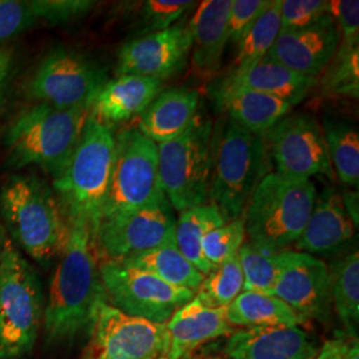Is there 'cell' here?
<instances>
[{"label": "cell", "instance_id": "obj_1", "mask_svg": "<svg viewBox=\"0 0 359 359\" xmlns=\"http://www.w3.org/2000/svg\"><path fill=\"white\" fill-rule=\"evenodd\" d=\"M68 231L50 285L43 325L52 342H65L90 327L107 301L90 222L67 217Z\"/></svg>", "mask_w": 359, "mask_h": 359}, {"label": "cell", "instance_id": "obj_2", "mask_svg": "<svg viewBox=\"0 0 359 359\" xmlns=\"http://www.w3.org/2000/svg\"><path fill=\"white\" fill-rule=\"evenodd\" d=\"M268 175V147L262 136L222 117L212 130V168L208 204L225 222L243 217L259 181Z\"/></svg>", "mask_w": 359, "mask_h": 359}, {"label": "cell", "instance_id": "obj_3", "mask_svg": "<svg viewBox=\"0 0 359 359\" xmlns=\"http://www.w3.org/2000/svg\"><path fill=\"white\" fill-rule=\"evenodd\" d=\"M90 108L60 109L39 103L13 120L6 147L13 168L39 167L55 177L75 151Z\"/></svg>", "mask_w": 359, "mask_h": 359}, {"label": "cell", "instance_id": "obj_4", "mask_svg": "<svg viewBox=\"0 0 359 359\" xmlns=\"http://www.w3.org/2000/svg\"><path fill=\"white\" fill-rule=\"evenodd\" d=\"M116 139L111 126L90 118L63 170L53 180L67 217H81L95 231L108 193L115 163Z\"/></svg>", "mask_w": 359, "mask_h": 359}, {"label": "cell", "instance_id": "obj_5", "mask_svg": "<svg viewBox=\"0 0 359 359\" xmlns=\"http://www.w3.org/2000/svg\"><path fill=\"white\" fill-rule=\"evenodd\" d=\"M0 209L8 231L28 256L47 264L60 255L68 222L46 182L32 176L10 177L0 192Z\"/></svg>", "mask_w": 359, "mask_h": 359}, {"label": "cell", "instance_id": "obj_6", "mask_svg": "<svg viewBox=\"0 0 359 359\" xmlns=\"http://www.w3.org/2000/svg\"><path fill=\"white\" fill-rule=\"evenodd\" d=\"M316 198L317 189L310 180L268 173L257 185L243 216L249 240L276 252L295 244Z\"/></svg>", "mask_w": 359, "mask_h": 359}, {"label": "cell", "instance_id": "obj_7", "mask_svg": "<svg viewBox=\"0 0 359 359\" xmlns=\"http://www.w3.org/2000/svg\"><path fill=\"white\" fill-rule=\"evenodd\" d=\"M41 320L38 276L4 233L0 253V359L28 354L36 342Z\"/></svg>", "mask_w": 359, "mask_h": 359}, {"label": "cell", "instance_id": "obj_8", "mask_svg": "<svg viewBox=\"0 0 359 359\" xmlns=\"http://www.w3.org/2000/svg\"><path fill=\"white\" fill-rule=\"evenodd\" d=\"M212 130V121L197 115L181 136L157 145L163 191L170 206L179 212L208 204Z\"/></svg>", "mask_w": 359, "mask_h": 359}, {"label": "cell", "instance_id": "obj_9", "mask_svg": "<svg viewBox=\"0 0 359 359\" xmlns=\"http://www.w3.org/2000/svg\"><path fill=\"white\" fill-rule=\"evenodd\" d=\"M115 139L114 170L100 219L167 203L158 173L157 144L136 128L123 129Z\"/></svg>", "mask_w": 359, "mask_h": 359}, {"label": "cell", "instance_id": "obj_10", "mask_svg": "<svg viewBox=\"0 0 359 359\" xmlns=\"http://www.w3.org/2000/svg\"><path fill=\"white\" fill-rule=\"evenodd\" d=\"M107 302L123 313L154 323H167L194 293L173 286L144 270L116 261L99 264Z\"/></svg>", "mask_w": 359, "mask_h": 359}, {"label": "cell", "instance_id": "obj_11", "mask_svg": "<svg viewBox=\"0 0 359 359\" xmlns=\"http://www.w3.org/2000/svg\"><path fill=\"white\" fill-rule=\"evenodd\" d=\"M92 236L103 261L121 262L161 246H177L176 218L168 201L102 218Z\"/></svg>", "mask_w": 359, "mask_h": 359}, {"label": "cell", "instance_id": "obj_12", "mask_svg": "<svg viewBox=\"0 0 359 359\" xmlns=\"http://www.w3.org/2000/svg\"><path fill=\"white\" fill-rule=\"evenodd\" d=\"M83 359H163L168 347L165 323L128 316L102 302L90 323Z\"/></svg>", "mask_w": 359, "mask_h": 359}, {"label": "cell", "instance_id": "obj_13", "mask_svg": "<svg viewBox=\"0 0 359 359\" xmlns=\"http://www.w3.org/2000/svg\"><path fill=\"white\" fill-rule=\"evenodd\" d=\"M107 81L103 69L86 56L56 48L39 65L28 92L39 103L55 108H90Z\"/></svg>", "mask_w": 359, "mask_h": 359}, {"label": "cell", "instance_id": "obj_14", "mask_svg": "<svg viewBox=\"0 0 359 359\" xmlns=\"http://www.w3.org/2000/svg\"><path fill=\"white\" fill-rule=\"evenodd\" d=\"M264 139L278 175L299 180L317 175L334 179L323 130L314 117L286 116Z\"/></svg>", "mask_w": 359, "mask_h": 359}, {"label": "cell", "instance_id": "obj_15", "mask_svg": "<svg viewBox=\"0 0 359 359\" xmlns=\"http://www.w3.org/2000/svg\"><path fill=\"white\" fill-rule=\"evenodd\" d=\"M271 295L280 298L304 322L323 318L332 304L329 266L317 257L285 250L283 269Z\"/></svg>", "mask_w": 359, "mask_h": 359}, {"label": "cell", "instance_id": "obj_16", "mask_svg": "<svg viewBox=\"0 0 359 359\" xmlns=\"http://www.w3.org/2000/svg\"><path fill=\"white\" fill-rule=\"evenodd\" d=\"M191 47L192 36L188 23H177L165 31L142 35L120 48L117 72L120 76L154 77L164 81L184 68Z\"/></svg>", "mask_w": 359, "mask_h": 359}, {"label": "cell", "instance_id": "obj_17", "mask_svg": "<svg viewBox=\"0 0 359 359\" xmlns=\"http://www.w3.org/2000/svg\"><path fill=\"white\" fill-rule=\"evenodd\" d=\"M339 43V29L329 15L313 26L280 32L268 56L295 74L317 77L333 60Z\"/></svg>", "mask_w": 359, "mask_h": 359}, {"label": "cell", "instance_id": "obj_18", "mask_svg": "<svg viewBox=\"0 0 359 359\" xmlns=\"http://www.w3.org/2000/svg\"><path fill=\"white\" fill-rule=\"evenodd\" d=\"M165 327L168 347L163 359L191 358L193 351L203 344L233 333L226 308L210 306L198 295L181 306Z\"/></svg>", "mask_w": 359, "mask_h": 359}, {"label": "cell", "instance_id": "obj_19", "mask_svg": "<svg viewBox=\"0 0 359 359\" xmlns=\"http://www.w3.org/2000/svg\"><path fill=\"white\" fill-rule=\"evenodd\" d=\"M355 231V225L345 210L341 193L326 188L317 196L306 226L295 241V249L310 256H332L346 249Z\"/></svg>", "mask_w": 359, "mask_h": 359}, {"label": "cell", "instance_id": "obj_20", "mask_svg": "<svg viewBox=\"0 0 359 359\" xmlns=\"http://www.w3.org/2000/svg\"><path fill=\"white\" fill-rule=\"evenodd\" d=\"M225 354L228 359H311L317 348L298 326H262L233 332Z\"/></svg>", "mask_w": 359, "mask_h": 359}, {"label": "cell", "instance_id": "obj_21", "mask_svg": "<svg viewBox=\"0 0 359 359\" xmlns=\"http://www.w3.org/2000/svg\"><path fill=\"white\" fill-rule=\"evenodd\" d=\"M318 84L317 77L304 76L265 56L259 62L231 71L228 76L215 83L210 90H249L274 96L294 107L301 103Z\"/></svg>", "mask_w": 359, "mask_h": 359}, {"label": "cell", "instance_id": "obj_22", "mask_svg": "<svg viewBox=\"0 0 359 359\" xmlns=\"http://www.w3.org/2000/svg\"><path fill=\"white\" fill-rule=\"evenodd\" d=\"M233 0L200 3L188 27L192 36V65L203 79L215 76L228 43V19Z\"/></svg>", "mask_w": 359, "mask_h": 359}, {"label": "cell", "instance_id": "obj_23", "mask_svg": "<svg viewBox=\"0 0 359 359\" xmlns=\"http://www.w3.org/2000/svg\"><path fill=\"white\" fill-rule=\"evenodd\" d=\"M163 80L123 75L108 80L90 105V116L111 126L142 115L161 92Z\"/></svg>", "mask_w": 359, "mask_h": 359}, {"label": "cell", "instance_id": "obj_24", "mask_svg": "<svg viewBox=\"0 0 359 359\" xmlns=\"http://www.w3.org/2000/svg\"><path fill=\"white\" fill-rule=\"evenodd\" d=\"M90 0H0V43L39 25H67L87 15Z\"/></svg>", "mask_w": 359, "mask_h": 359}, {"label": "cell", "instance_id": "obj_25", "mask_svg": "<svg viewBox=\"0 0 359 359\" xmlns=\"http://www.w3.org/2000/svg\"><path fill=\"white\" fill-rule=\"evenodd\" d=\"M200 95L189 88L160 92L139 116L136 129L154 144H164L181 136L196 118Z\"/></svg>", "mask_w": 359, "mask_h": 359}, {"label": "cell", "instance_id": "obj_26", "mask_svg": "<svg viewBox=\"0 0 359 359\" xmlns=\"http://www.w3.org/2000/svg\"><path fill=\"white\" fill-rule=\"evenodd\" d=\"M210 96L226 117L262 137L293 111V107L281 99L255 90H210Z\"/></svg>", "mask_w": 359, "mask_h": 359}, {"label": "cell", "instance_id": "obj_27", "mask_svg": "<svg viewBox=\"0 0 359 359\" xmlns=\"http://www.w3.org/2000/svg\"><path fill=\"white\" fill-rule=\"evenodd\" d=\"M231 326H298L302 320L280 298L257 292H241L226 306Z\"/></svg>", "mask_w": 359, "mask_h": 359}, {"label": "cell", "instance_id": "obj_28", "mask_svg": "<svg viewBox=\"0 0 359 359\" xmlns=\"http://www.w3.org/2000/svg\"><path fill=\"white\" fill-rule=\"evenodd\" d=\"M225 219L212 204L180 212L176 219V245L180 252L205 277L215 269L203 255L201 241L209 231L225 225Z\"/></svg>", "mask_w": 359, "mask_h": 359}, {"label": "cell", "instance_id": "obj_29", "mask_svg": "<svg viewBox=\"0 0 359 359\" xmlns=\"http://www.w3.org/2000/svg\"><path fill=\"white\" fill-rule=\"evenodd\" d=\"M120 264L144 270L173 286L197 292L204 281V276L184 256L177 246H161L145 252L139 256L130 257Z\"/></svg>", "mask_w": 359, "mask_h": 359}, {"label": "cell", "instance_id": "obj_30", "mask_svg": "<svg viewBox=\"0 0 359 359\" xmlns=\"http://www.w3.org/2000/svg\"><path fill=\"white\" fill-rule=\"evenodd\" d=\"M330 270L332 302L347 333L357 338L359 322V255L353 252Z\"/></svg>", "mask_w": 359, "mask_h": 359}, {"label": "cell", "instance_id": "obj_31", "mask_svg": "<svg viewBox=\"0 0 359 359\" xmlns=\"http://www.w3.org/2000/svg\"><path fill=\"white\" fill-rule=\"evenodd\" d=\"M322 130L334 175L344 184L358 188V130L346 121L337 120H326Z\"/></svg>", "mask_w": 359, "mask_h": 359}, {"label": "cell", "instance_id": "obj_32", "mask_svg": "<svg viewBox=\"0 0 359 359\" xmlns=\"http://www.w3.org/2000/svg\"><path fill=\"white\" fill-rule=\"evenodd\" d=\"M280 0H269L265 10L248 29L244 38L237 44V57L231 71H241L268 56L276 39L281 32Z\"/></svg>", "mask_w": 359, "mask_h": 359}, {"label": "cell", "instance_id": "obj_33", "mask_svg": "<svg viewBox=\"0 0 359 359\" xmlns=\"http://www.w3.org/2000/svg\"><path fill=\"white\" fill-rule=\"evenodd\" d=\"M283 252L270 250L252 241L244 243L237 253L244 276L243 292L271 294L283 269Z\"/></svg>", "mask_w": 359, "mask_h": 359}, {"label": "cell", "instance_id": "obj_34", "mask_svg": "<svg viewBox=\"0 0 359 359\" xmlns=\"http://www.w3.org/2000/svg\"><path fill=\"white\" fill-rule=\"evenodd\" d=\"M321 88L325 93L333 96H348L358 99L359 95V48L339 43L333 60L322 72Z\"/></svg>", "mask_w": 359, "mask_h": 359}, {"label": "cell", "instance_id": "obj_35", "mask_svg": "<svg viewBox=\"0 0 359 359\" xmlns=\"http://www.w3.org/2000/svg\"><path fill=\"white\" fill-rule=\"evenodd\" d=\"M243 270L238 255H234L205 276L197 295L210 306L226 308L243 292Z\"/></svg>", "mask_w": 359, "mask_h": 359}, {"label": "cell", "instance_id": "obj_36", "mask_svg": "<svg viewBox=\"0 0 359 359\" xmlns=\"http://www.w3.org/2000/svg\"><path fill=\"white\" fill-rule=\"evenodd\" d=\"M244 217L226 222L221 228L209 231L201 241V250L206 261L216 268L228 258L237 255L245 243Z\"/></svg>", "mask_w": 359, "mask_h": 359}, {"label": "cell", "instance_id": "obj_37", "mask_svg": "<svg viewBox=\"0 0 359 359\" xmlns=\"http://www.w3.org/2000/svg\"><path fill=\"white\" fill-rule=\"evenodd\" d=\"M194 6L192 0H148L142 4V35L169 29Z\"/></svg>", "mask_w": 359, "mask_h": 359}, {"label": "cell", "instance_id": "obj_38", "mask_svg": "<svg viewBox=\"0 0 359 359\" xmlns=\"http://www.w3.org/2000/svg\"><path fill=\"white\" fill-rule=\"evenodd\" d=\"M281 32L293 31L318 23L329 16L326 0H280Z\"/></svg>", "mask_w": 359, "mask_h": 359}, {"label": "cell", "instance_id": "obj_39", "mask_svg": "<svg viewBox=\"0 0 359 359\" xmlns=\"http://www.w3.org/2000/svg\"><path fill=\"white\" fill-rule=\"evenodd\" d=\"M268 3L269 0H233L228 19V41L237 46Z\"/></svg>", "mask_w": 359, "mask_h": 359}, {"label": "cell", "instance_id": "obj_40", "mask_svg": "<svg viewBox=\"0 0 359 359\" xmlns=\"http://www.w3.org/2000/svg\"><path fill=\"white\" fill-rule=\"evenodd\" d=\"M329 13L341 34V43L358 46V0H333L329 1Z\"/></svg>", "mask_w": 359, "mask_h": 359}, {"label": "cell", "instance_id": "obj_41", "mask_svg": "<svg viewBox=\"0 0 359 359\" xmlns=\"http://www.w3.org/2000/svg\"><path fill=\"white\" fill-rule=\"evenodd\" d=\"M346 342L344 339H332L325 342L321 351L311 359H345Z\"/></svg>", "mask_w": 359, "mask_h": 359}, {"label": "cell", "instance_id": "obj_42", "mask_svg": "<svg viewBox=\"0 0 359 359\" xmlns=\"http://www.w3.org/2000/svg\"><path fill=\"white\" fill-rule=\"evenodd\" d=\"M342 196V203L345 206L348 217L351 218L353 224L355 225V228H358L359 222V198L358 191H346L344 192Z\"/></svg>", "mask_w": 359, "mask_h": 359}, {"label": "cell", "instance_id": "obj_43", "mask_svg": "<svg viewBox=\"0 0 359 359\" xmlns=\"http://www.w3.org/2000/svg\"><path fill=\"white\" fill-rule=\"evenodd\" d=\"M11 65H13L11 52L0 50V96H1L3 90L6 88L7 79H8L10 69H11Z\"/></svg>", "mask_w": 359, "mask_h": 359}, {"label": "cell", "instance_id": "obj_44", "mask_svg": "<svg viewBox=\"0 0 359 359\" xmlns=\"http://www.w3.org/2000/svg\"><path fill=\"white\" fill-rule=\"evenodd\" d=\"M345 359H359L358 338H353L351 342H346Z\"/></svg>", "mask_w": 359, "mask_h": 359}, {"label": "cell", "instance_id": "obj_45", "mask_svg": "<svg viewBox=\"0 0 359 359\" xmlns=\"http://www.w3.org/2000/svg\"><path fill=\"white\" fill-rule=\"evenodd\" d=\"M3 236H4V231L0 228V253H1V245H3Z\"/></svg>", "mask_w": 359, "mask_h": 359}, {"label": "cell", "instance_id": "obj_46", "mask_svg": "<svg viewBox=\"0 0 359 359\" xmlns=\"http://www.w3.org/2000/svg\"><path fill=\"white\" fill-rule=\"evenodd\" d=\"M188 359H221V358H216V357H198V358H188Z\"/></svg>", "mask_w": 359, "mask_h": 359}]
</instances>
